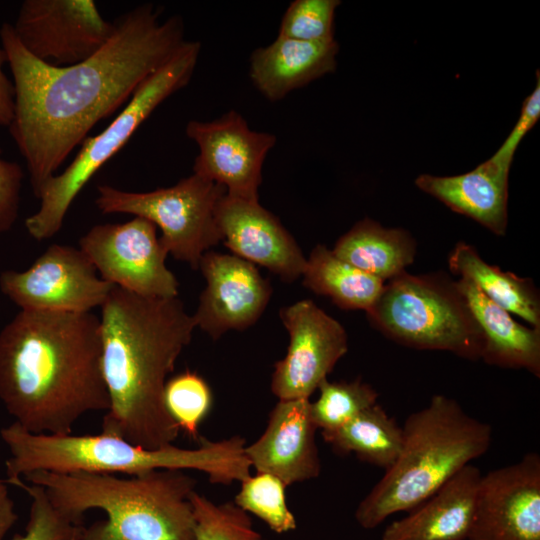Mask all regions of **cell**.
I'll return each mask as SVG.
<instances>
[{
  "mask_svg": "<svg viewBox=\"0 0 540 540\" xmlns=\"http://www.w3.org/2000/svg\"><path fill=\"white\" fill-rule=\"evenodd\" d=\"M163 402L179 430L193 439H199V427L209 414L213 402L208 383L195 372H181L167 380Z\"/></svg>",
  "mask_w": 540,
  "mask_h": 540,
  "instance_id": "obj_29",
  "label": "cell"
},
{
  "mask_svg": "<svg viewBox=\"0 0 540 540\" xmlns=\"http://www.w3.org/2000/svg\"><path fill=\"white\" fill-rule=\"evenodd\" d=\"M79 248L113 286L149 298L178 295L179 283L165 264L168 252L146 219L95 225L80 238Z\"/></svg>",
  "mask_w": 540,
  "mask_h": 540,
  "instance_id": "obj_10",
  "label": "cell"
},
{
  "mask_svg": "<svg viewBox=\"0 0 540 540\" xmlns=\"http://www.w3.org/2000/svg\"><path fill=\"white\" fill-rule=\"evenodd\" d=\"M12 27L33 57L63 67L95 54L115 25L101 15L93 0H25Z\"/></svg>",
  "mask_w": 540,
  "mask_h": 540,
  "instance_id": "obj_12",
  "label": "cell"
},
{
  "mask_svg": "<svg viewBox=\"0 0 540 540\" xmlns=\"http://www.w3.org/2000/svg\"><path fill=\"white\" fill-rule=\"evenodd\" d=\"M9 457V485L36 471L137 475L154 470H198L212 483L228 485L248 478L251 465L241 436L200 440L195 449L173 444L148 449L102 431L96 435L36 434L13 422L0 430Z\"/></svg>",
  "mask_w": 540,
  "mask_h": 540,
  "instance_id": "obj_5",
  "label": "cell"
},
{
  "mask_svg": "<svg viewBox=\"0 0 540 540\" xmlns=\"http://www.w3.org/2000/svg\"><path fill=\"white\" fill-rule=\"evenodd\" d=\"M195 540H263L247 512L234 502L215 504L194 491Z\"/></svg>",
  "mask_w": 540,
  "mask_h": 540,
  "instance_id": "obj_30",
  "label": "cell"
},
{
  "mask_svg": "<svg viewBox=\"0 0 540 540\" xmlns=\"http://www.w3.org/2000/svg\"><path fill=\"white\" fill-rule=\"evenodd\" d=\"M5 63L6 53L0 46V126L9 127L14 115L15 91L13 83L3 71Z\"/></svg>",
  "mask_w": 540,
  "mask_h": 540,
  "instance_id": "obj_35",
  "label": "cell"
},
{
  "mask_svg": "<svg viewBox=\"0 0 540 540\" xmlns=\"http://www.w3.org/2000/svg\"><path fill=\"white\" fill-rule=\"evenodd\" d=\"M74 540H88V539L84 536L83 531H82L81 535Z\"/></svg>",
  "mask_w": 540,
  "mask_h": 540,
  "instance_id": "obj_37",
  "label": "cell"
},
{
  "mask_svg": "<svg viewBox=\"0 0 540 540\" xmlns=\"http://www.w3.org/2000/svg\"><path fill=\"white\" fill-rule=\"evenodd\" d=\"M448 264L454 274L471 281L495 304L540 329V299L531 279L488 264L472 245L465 242L455 245Z\"/></svg>",
  "mask_w": 540,
  "mask_h": 540,
  "instance_id": "obj_24",
  "label": "cell"
},
{
  "mask_svg": "<svg viewBox=\"0 0 540 540\" xmlns=\"http://www.w3.org/2000/svg\"><path fill=\"white\" fill-rule=\"evenodd\" d=\"M510 167L492 156L464 174H422L415 180V184L454 212L472 218L502 236L507 227Z\"/></svg>",
  "mask_w": 540,
  "mask_h": 540,
  "instance_id": "obj_19",
  "label": "cell"
},
{
  "mask_svg": "<svg viewBox=\"0 0 540 540\" xmlns=\"http://www.w3.org/2000/svg\"><path fill=\"white\" fill-rule=\"evenodd\" d=\"M338 0H295L286 9L278 36L306 42L334 39V17Z\"/></svg>",
  "mask_w": 540,
  "mask_h": 540,
  "instance_id": "obj_32",
  "label": "cell"
},
{
  "mask_svg": "<svg viewBox=\"0 0 540 540\" xmlns=\"http://www.w3.org/2000/svg\"><path fill=\"white\" fill-rule=\"evenodd\" d=\"M9 484L0 479V540H3L17 521L14 501L10 497Z\"/></svg>",
  "mask_w": 540,
  "mask_h": 540,
  "instance_id": "obj_36",
  "label": "cell"
},
{
  "mask_svg": "<svg viewBox=\"0 0 540 540\" xmlns=\"http://www.w3.org/2000/svg\"><path fill=\"white\" fill-rule=\"evenodd\" d=\"M225 194L224 187L193 173L148 192L100 185L95 204L103 214H131L152 222L168 254L197 269L201 257L221 241L215 210Z\"/></svg>",
  "mask_w": 540,
  "mask_h": 540,
  "instance_id": "obj_9",
  "label": "cell"
},
{
  "mask_svg": "<svg viewBox=\"0 0 540 540\" xmlns=\"http://www.w3.org/2000/svg\"><path fill=\"white\" fill-rule=\"evenodd\" d=\"M201 45L186 41L162 67L133 93L122 111L99 134L87 137L67 168L51 177L36 198L38 210L26 218L27 232L37 241L57 234L80 191L95 173L116 154L169 96L185 87L198 62Z\"/></svg>",
  "mask_w": 540,
  "mask_h": 540,
  "instance_id": "obj_7",
  "label": "cell"
},
{
  "mask_svg": "<svg viewBox=\"0 0 540 540\" xmlns=\"http://www.w3.org/2000/svg\"><path fill=\"white\" fill-rule=\"evenodd\" d=\"M310 403L309 399L278 401L264 433L245 447L251 467L278 477L286 486L319 476L318 428L311 417Z\"/></svg>",
  "mask_w": 540,
  "mask_h": 540,
  "instance_id": "obj_18",
  "label": "cell"
},
{
  "mask_svg": "<svg viewBox=\"0 0 540 540\" xmlns=\"http://www.w3.org/2000/svg\"><path fill=\"white\" fill-rule=\"evenodd\" d=\"M370 323L399 344L481 358L483 337L456 282L406 271L388 280L366 311Z\"/></svg>",
  "mask_w": 540,
  "mask_h": 540,
  "instance_id": "obj_8",
  "label": "cell"
},
{
  "mask_svg": "<svg viewBox=\"0 0 540 540\" xmlns=\"http://www.w3.org/2000/svg\"><path fill=\"white\" fill-rule=\"evenodd\" d=\"M540 117V75L537 70V85L532 93L524 100L521 114L512 131L493 155L494 158L510 165L512 164L514 153L523 139L531 130Z\"/></svg>",
  "mask_w": 540,
  "mask_h": 540,
  "instance_id": "obj_34",
  "label": "cell"
},
{
  "mask_svg": "<svg viewBox=\"0 0 540 540\" xmlns=\"http://www.w3.org/2000/svg\"><path fill=\"white\" fill-rule=\"evenodd\" d=\"M99 317L102 373L109 408L102 431L156 449L173 444L179 428L168 414L164 387L196 327L181 300L143 297L113 286Z\"/></svg>",
  "mask_w": 540,
  "mask_h": 540,
  "instance_id": "obj_3",
  "label": "cell"
},
{
  "mask_svg": "<svg viewBox=\"0 0 540 540\" xmlns=\"http://www.w3.org/2000/svg\"><path fill=\"white\" fill-rule=\"evenodd\" d=\"M480 470L465 466L410 514L389 524L381 540H465L471 528Z\"/></svg>",
  "mask_w": 540,
  "mask_h": 540,
  "instance_id": "obj_20",
  "label": "cell"
},
{
  "mask_svg": "<svg viewBox=\"0 0 540 540\" xmlns=\"http://www.w3.org/2000/svg\"><path fill=\"white\" fill-rule=\"evenodd\" d=\"M0 400L36 434H69L85 414L107 411L99 317L20 310L0 332Z\"/></svg>",
  "mask_w": 540,
  "mask_h": 540,
  "instance_id": "obj_2",
  "label": "cell"
},
{
  "mask_svg": "<svg viewBox=\"0 0 540 540\" xmlns=\"http://www.w3.org/2000/svg\"><path fill=\"white\" fill-rule=\"evenodd\" d=\"M23 179L18 163L0 158V233L11 230L17 220Z\"/></svg>",
  "mask_w": 540,
  "mask_h": 540,
  "instance_id": "obj_33",
  "label": "cell"
},
{
  "mask_svg": "<svg viewBox=\"0 0 540 540\" xmlns=\"http://www.w3.org/2000/svg\"><path fill=\"white\" fill-rule=\"evenodd\" d=\"M279 315L290 342L275 363L271 391L279 400L309 399L347 353L346 331L312 300L283 307Z\"/></svg>",
  "mask_w": 540,
  "mask_h": 540,
  "instance_id": "obj_14",
  "label": "cell"
},
{
  "mask_svg": "<svg viewBox=\"0 0 540 540\" xmlns=\"http://www.w3.org/2000/svg\"><path fill=\"white\" fill-rule=\"evenodd\" d=\"M322 437L336 453H352L362 461L387 470L400 452L402 427L376 403L342 427L322 431Z\"/></svg>",
  "mask_w": 540,
  "mask_h": 540,
  "instance_id": "obj_26",
  "label": "cell"
},
{
  "mask_svg": "<svg viewBox=\"0 0 540 540\" xmlns=\"http://www.w3.org/2000/svg\"><path fill=\"white\" fill-rule=\"evenodd\" d=\"M0 153H1V150H0Z\"/></svg>",
  "mask_w": 540,
  "mask_h": 540,
  "instance_id": "obj_38",
  "label": "cell"
},
{
  "mask_svg": "<svg viewBox=\"0 0 540 540\" xmlns=\"http://www.w3.org/2000/svg\"><path fill=\"white\" fill-rule=\"evenodd\" d=\"M112 288L80 248L63 244L50 245L26 270L0 275L2 293L28 311L88 313Z\"/></svg>",
  "mask_w": 540,
  "mask_h": 540,
  "instance_id": "obj_11",
  "label": "cell"
},
{
  "mask_svg": "<svg viewBox=\"0 0 540 540\" xmlns=\"http://www.w3.org/2000/svg\"><path fill=\"white\" fill-rule=\"evenodd\" d=\"M215 220L221 241L233 255L267 268L284 282L302 276L307 259L279 219L258 200L225 194L216 206Z\"/></svg>",
  "mask_w": 540,
  "mask_h": 540,
  "instance_id": "obj_17",
  "label": "cell"
},
{
  "mask_svg": "<svg viewBox=\"0 0 540 540\" xmlns=\"http://www.w3.org/2000/svg\"><path fill=\"white\" fill-rule=\"evenodd\" d=\"M153 4L123 14L95 54L57 67L33 57L13 27L0 28L13 75L14 115L9 125L26 162L35 197L97 122L127 103L136 89L186 42L183 20L160 21Z\"/></svg>",
  "mask_w": 540,
  "mask_h": 540,
  "instance_id": "obj_1",
  "label": "cell"
},
{
  "mask_svg": "<svg viewBox=\"0 0 540 540\" xmlns=\"http://www.w3.org/2000/svg\"><path fill=\"white\" fill-rule=\"evenodd\" d=\"M318 399L310 403L311 417L322 431L336 430L377 403L378 393L360 379L329 382L323 380Z\"/></svg>",
  "mask_w": 540,
  "mask_h": 540,
  "instance_id": "obj_27",
  "label": "cell"
},
{
  "mask_svg": "<svg viewBox=\"0 0 540 540\" xmlns=\"http://www.w3.org/2000/svg\"><path fill=\"white\" fill-rule=\"evenodd\" d=\"M456 284L482 333L480 359L503 368L525 369L539 377L540 329L517 322L468 279L460 278Z\"/></svg>",
  "mask_w": 540,
  "mask_h": 540,
  "instance_id": "obj_22",
  "label": "cell"
},
{
  "mask_svg": "<svg viewBox=\"0 0 540 540\" xmlns=\"http://www.w3.org/2000/svg\"><path fill=\"white\" fill-rule=\"evenodd\" d=\"M14 486L30 496L31 506L25 532L11 540H74L81 535L84 527L59 511L41 486L22 479Z\"/></svg>",
  "mask_w": 540,
  "mask_h": 540,
  "instance_id": "obj_31",
  "label": "cell"
},
{
  "mask_svg": "<svg viewBox=\"0 0 540 540\" xmlns=\"http://www.w3.org/2000/svg\"><path fill=\"white\" fill-rule=\"evenodd\" d=\"M22 480L41 486L53 505L75 523L99 509L106 520L83 534L88 540H195L191 494L195 480L183 470L112 474L36 471Z\"/></svg>",
  "mask_w": 540,
  "mask_h": 540,
  "instance_id": "obj_4",
  "label": "cell"
},
{
  "mask_svg": "<svg viewBox=\"0 0 540 540\" xmlns=\"http://www.w3.org/2000/svg\"><path fill=\"white\" fill-rule=\"evenodd\" d=\"M468 540H540V456L481 475Z\"/></svg>",
  "mask_w": 540,
  "mask_h": 540,
  "instance_id": "obj_15",
  "label": "cell"
},
{
  "mask_svg": "<svg viewBox=\"0 0 540 540\" xmlns=\"http://www.w3.org/2000/svg\"><path fill=\"white\" fill-rule=\"evenodd\" d=\"M336 40L306 42L277 38L253 51L249 74L254 86L270 101H279L336 69Z\"/></svg>",
  "mask_w": 540,
  "mask_h": 540,
  "instance_id": "obj_21",
  "label": "cell"
},
{
  "mask_svg": "<svg viewBox=\"0 0 540 540\" xmlns=\"http://www.w3.org/2000/svg\"><path fill=\"white\" fill-rule=\"evenodd\" d=\"M303 285L329 297L345 310L368 311L378 300L385 282L338 258L332 250L317 245L306 260Z\"/></svg>",
  "mask_w": 540,
  "mask_h": 540,
  "instance_id": "obj_25",
  "label": "cell"
},
{
  "mask_svg": "<svg viewBox=\"0 0 540 540\" xmlns=\"http://www.w3.org/2000/svg\"><path fill=\"white\" fill-rule=\"evenodd\" d=\"M287 486L278 477L263 472L241 482L234 503L264 521L276 533L282 534L297 527L296 518L286 502Z\"/></svg>",
  "mask_w": 540,
  "mask_h": 540,
  "instance_id": "obj_28",
  "label": "cell"
},
{
  "mask_svg": "<svg viewBox=\"0 0 540 540\" xmlns=\"http://www.w3.org/2000/svg\"><path fill=\"white\" fill-rule=\"evenodd\" d=\"M491 441L488 423L470 416L456 400L434 395L405 420L400 452L359 503L357 523L373 529L395 513L416 508L481 457Z\"/></svg>",
  "mask_w": 540,
  "mask_h": 540,
  "instance_id": "obj_6",
  "label": "cell"
},
{
  "mask_svg": "<svg viewBox=\"0 0 540 540\" xmlns=\"http://www.w3.org/2000/svg\"><path fill=\"white\" fill-rule=\"evenodd\" d=\"M185 131L199 149L194 174L224 187L230 196L258 200L263 163L275 135L250 129L235 110L213 121L191 120Z\"/></svg>",
  "mask_w": 540,
  "mask_h": 540,
  "instance_id": "obj_13",
  "label": "cell"
},
{
  "mask_svg": "<svg viewBox=\"0 0 540 540\" xmlns=\"http://www.w3.org/2000/svg\"><path fill=\"white\" fill-rule=\"evenodd\" d=\"M332 251L343 261L386 282L413 263L416 243L408 231L385 228L366 218L342 235Z\"/></svg>",
  "mask_w": 540,
  "mask_h": 540,
  "instance_id": "obj_23",
  "label": "cell"
},
{
  "mask_svg": "<svg viewBox=\"0 0 540 540\" xmlns=\"http://www.w3.org/2000/svg\"><path fill=\"white\" fill-rule=\"evenodd\" d=\"M198 268L206 287L192 315L196 327L216 340L229 330H245L260 318L272 288L254 264L233 254L207 251Z\"/></svg>",
  "mask_w": 540,
  "mask_h": 540,
  "instance_id": "obj_16",
  "label": "cell"
}]
</instances>
